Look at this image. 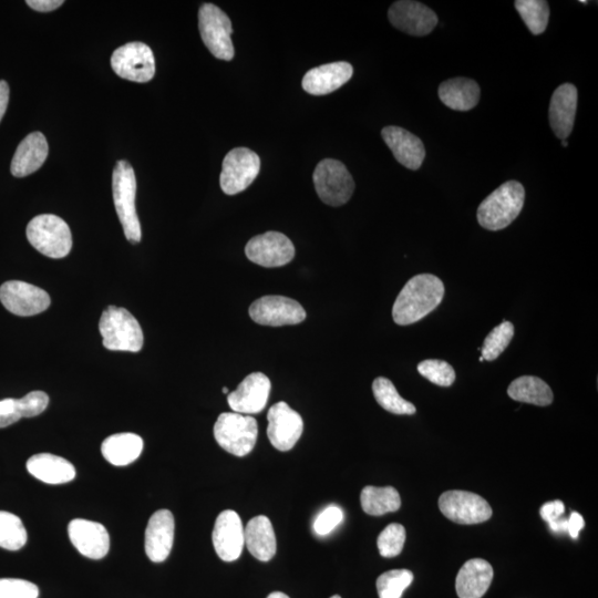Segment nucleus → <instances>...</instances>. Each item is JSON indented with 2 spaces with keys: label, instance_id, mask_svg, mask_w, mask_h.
Segmentation results:
<instances>
[{
  "label": "nucleus",
  "instance_id": "f257e3e1",
  "mask_svg": "<svg viewBox=\"0 0 598 598\" xmlns=\"http://www.w3.org/2000/svg\"><path fill=\"white\" fill-rule=\"evenodd\" d=\"M445 292V285L435 275L420 274L412 277L402 288L394 304L395 323L408 326L421 321L441 304Z\"/></svg>",
  "mask_w": 598,
  "mask_h": 598
},
{
  "label": "nucleus",
  "instance_id": "f03ea898",
  "mask_svg": "<svg viewBox=\"0 0 598 598\" xmlns=\"http://www.w3.org/2000/svg\"><path fill=\"white\" fill-rule=\"evenodd\" d=\"M524 200L525 190L520 182L503 183L479 205V224L488 231H501L508 228L520 215Z\"/></svg>",
  "mask_w": 598,
  "mask_h": 598
},
{
  "label": "nucleus",
  "instance_id": "7ed1b4c3",
  "mask_svg": "<svg viewBox=\"0 0 598 598\" xmlns=\"http://www.w3.org/2000/svg\"><path fill=\"white\" fill-rule=\"evenodd\" d=\"M102 343L111 352L139 353L143 347L142 328L126 308L109 306L99 323Z\"/></svg>",
  "mask_w": 598,
  "mask_h": 598
},
{
  "label": "nucleus",
  "instance_id": "20e7f679",
  "mask_svg": "<svg viewBox=\"0 0 598 598\" xmlns=\"http://www.w3.org/2000/svg\"><path fill=\"white\" fill-rule=\"evenodd\" d=\"M113 202L127 240L132 244L141 241V225L136 208L137 179L131 164L119 161L112 177Z\"/></svg>",
  "mask_w": 598,
  "mask_h": 598
},
{
  "label": "nucleus",
  "instance_id": "39448f33",
  "mask_svg": "<svg viewBox=\"0 0 598 598\" xmlns=\"http://www.w3.org/2000/svg\"><path fill=\"white\" fill-rule=\"evenodd\" d=\"M27 239L35 249L50 259H64L72 247L68 224L53 214L36 216L27 226Z\"/></svg>",
  "mask_w": 598,
  "mask_h": 598
},
{
  "label": "nucleus",
  "instance_id": "423d86ee",
  "mask_svg": "<svg viewBox=\"0 0 598 598\" xmlns=\"http://www.w3.org/2000/svg\"><path fill=\"white\" fill-rule=\"evenodd\" d=\"M259 427L251 416L224 412L214 426V437L219 446L236 457H245L256 445Z\"/></svg>",
  "mask_w": 598,
  "mask_h": 598
},
{
  "label": "nucleus",
  "instance_id": "0eeeda50",
  "mask_svg": "<svg viewBox=\"0 0 598 598\" xmlns=\"http://www.w3.org/2000/svg\"><path fill=\"white\" fill-rule=\"evenodd\" d=\"M318 197L331 206H342L353 197L355 182L344 163L325 159L317 164L313 175Z\"/></svg>",
  "mask_w": 598,
  "mask_h": 598
},
{
  "label": "nucleus",
  "instance_id": "6e6552de",
  "mask_svg": "<svg viewBox=\"0 0 598 598\" xmlns=\"http://www.w3.org/2000/svg\"><path fill=\"white\" fill-rule=\"evenodd\" d=\"M199 28L204 45L215 58L225 61L234 58L231 19L221 8L213 4L202 5L199 12Z\"/></svg>",
  "mask_w": 598,
  "mask_h": 598
},
{
  "label": "nucleus",
  "instance_id": "1a4fd4ad",
  "mask_svg": "<svg viewBox=\"0 0 598 598\" xmlns=\"http://www.w3.org/2000/svg\"><path fill=\"white\" fill-rule=\"evenodd\" d=\"M261 170V159L247 148H235L226 154L220 178L225 194L235 195L245 191Z\"/></svg>",
  "mask_w": 598,
  "mask_h": 598
},
{
  "label": "nucleus",
  "instance_id": "9d476101",
  "mask_svg": "<svg viewBox=\"0 0 598 598\" xmlns=\"http://www.w3.org/2000/svg\"><path fill=\"white\" fill-rule=\"evenodd\" d=\"M440 511L452 522L472 525L487 522L492 517L490 504L478 494L467 491H448L439 499Z\"/></svg>",
  "mask_w": 598,
  "mask_h": 598
},
{
  "label": "nucleus",
  "instance_id": "9b49d317",
  "mask_svg": "<svg viewBox=\"0 0 598 598\" xmlns=\"http://www.w3.org/2000/svg\"><path fill=\"white\" fill-rule=\"evenodd\" d=\"M111 67L119 77L144 84L156 75V58L146 44L130 43L113 53Z\"/></svg>",
  "mask_w": 598,
  "mask_h": 598
},
{
  "label": "nucleus",
  "instance_id": "f8f14e48",
  "mask_svg": "<svg viewBox=\"0 0 598 598\" xmlns=\"http://www.w3.org/2000/svg\"><path fill=\"white\" fill-rule=\"evenodd\" d=\"M0 302L8 312L29 317L47 311L51 299L43 288L22 281H9L0 286Z\"/></svg>",
  "mask_w": 598,
  "mask_h": 598
},
{
  "label": "nucleus",
  "instance_id": "ddd939ff",
  "mask_svg": "<svg viewBox=\"0 0 598 598\" xmlns=\"http://www.w3.org/2000/svg\"><path fill=\"white\" fill-rule=\"evenodd\" d=\"M249 313L255 323L271 327L297 325L306 319L303 306L284 296L261 297L251 305Z\"/></svg>",
  "mask_w": 598,
  "mask_h": 598
},
{
  "label": "nucleus",
  "instance_id": "4468645a",
  "mask_svg": "<svg viewBox=\"0 0 598 598\" xmlns=\"http://www.w3.org/2000/svg\"><path fill=\"white\" fill-rule=\"evenodd\" d=\"M245 254L251 262L263 267H281L291 263L295 256V247L282 233L267 232L254 236L246 244Z\"/></svg>",
  "mask_w": 598,
  "mask_h": 598
},
{
  "label": "nucleus",
  "instance_id": "2eb2a0df",
  "mask_svg": "<svg viewBox=\"0 0 598 598\" xmlns=\"http://www.w3.org/2000/svg\"><path fill=\"white\" fill-rule=\"evenodd\" d=\"M267 436L272 446L286 452L292 450L301 439L304 421L297 411L286 402H277L267 414Z\"/></svg>",
  "mask_w": 598,
  "mask_h": 598
},
{
  "label": "nucleus",
  "instance_id": "dca6fc26",
  "mask_svg": "<svg viewBox=\"0 0 598 598\" xmlns=\"http://www.w3.org/2000/svg\"><path fill=\"white\" fill-rule=\"evenodd\" d=\"M391 25L411 36L429 35L438 24V16L428 6L411 0H400L389 8Z\"/></svg>",
  "mask_w": 598,
  "mask_h": 598
},
{
  "label": "nucleus",
  "instance_id": "f3484780",
  "mask_svg": "<svg viewBox=\"0 0 598 598\" xmlns=\"http://www.w3.org/2000/svg\"><path fill=\"white\" fill-rule=\"evenodd\" d=\"M212 540L215 552L221 560L234 562L240 559L245 544L240 515L232 510L220 513L215 521Z\"/></svg>",
  "mask_w": 598,
  "mask_h": 598
},
{
  "label": "nucleus",
  "instance_id": "a211bd4d",
  "mask_svg": "<svg viewBox=\"0 0 598 598\" xmlns=\"http://www.w3.org/2000/svg\"><path fill=\"white\" fill-rule=\"evenodd\" d=\"M271 380L262 373L247 376L233 393L228 402L231 409L241 415L260 414L266 407L271 394Z\"/></svg>",
  "mask_w": 598,
  "mask_h": 598
},
{
  "label": "nucleus",
  "instance_id": "6ab92c4d",
  "mask_svg": "<svg viewBox=\"0 0 598 598\" xmlns=\"http://www.w3.org/2000/svg\"><path fill=\"white\" fill-rule=\"evenodd\" d=\"M69 539L81 555L91 560L105 558L110 550V536L102 524L84 519L72 520Z\"/></svg>",
  "mask_w": 598,
  "mask_h": 598
},
{
  "label": "nucleus",
  "instance_id": "aec40b11",
  "mask_svg": "<svg viewBox=\"0 0 598 598\" xmlns=\"http://www.w3.org/2000/svg\"><path fill=\"white\" fill-rule=\"evenodd\" d=\"M354 68L346 61L313 68L303 78V89L309 95L325 96L342 88L352 79Z\"/></svg>",
  "mask_w": 598,
  "mask_h": 598
},
{
  "label": "nucleus",
  "instance_id": "412c9836",
  "mask_svg": "<svg viewBox=\"0 0 598 598\" xmlns=\"http://www.w3.org/2000/svg\"><path fill=\"white\" fill-rule=\"evenodd\" d=\"M381 137L401 166L414 171L420 169L426 158V149L424 143L415 134L391 126L381 131Z\"/></svg>",
  "mask_w": 598,
  "mask_h": 598
},
{
  "label": "nucleus",
  "instance_id": "4be33fe9",
  "mask_svg": "<svg viewBox=\"0 0 598 598\" xmlns=\"http://www.w3.org/2000/svg\"><path fill=\"white\" fill-rule=\"evenodd\" d=\"M175 523L169 510H160L152 515L146 530V553L154 563L169 558L173 548Z\"/></svg>",
  "mask_w": 598,
  "mask_h": 598
},
{
  "label": "nucleus",
  "instance_id": "5701e85b",
  "mask_svg": "<svg viewBox=\"0 0 598 598\" xmlns=\"http://www.w3.org/2000/svg\"><path fill=\"white\" fill-rule=\"evenodd\" d=\"M577 89L572 84H564L554 91L551 99L549 118L555 136L567 140L574 128L577 110Z\"/></svg>",
  "mask_w": 598,
  "mask_h": 598
},
{
  "label": "nucleus",
  "instance_id": "b1692460",
  "mask_svg": "<svg viewBox=\"0 0 598 598\" xmlns=\"http://www.w3.org/2000/svg\"><path fill=\"white\" fill-rule=\"evenodd\" d=\"M48 142L41 132L30 133L20 142L12 161V173L16 178H25L35 173L47 160Z\"/></svg>",
  "mask_w": 598,
  "mask_h": 598
},
{
  "label": "nucleus",
  "instance_id": "393cba45",
  "mask_svg": "<svg viewBox=\"0 0 598 598\" xmlns=\"http://www.w3.org/2000/svg\"><path fill=\"white\" fill-rule=\"evenodd\" d=\"M493 574L492 566L486 560L468 561L461 567L456 580L459 598H481L488 592Z\"/></svg>",
  "mask_w": 598,
  "mask_h": 598
},
{
  "label": "nucleus",
  "instance_id": "a878e982",
  "mask_svg": "<svg viewBox=\"0 0 598 598\" xmlns=\"http://www.w3.org/2000/svg\"><path fill=\"white\" fill-rule=\"evenodd\" d=\"M48 405V395L39 390L20 399L0 400V429L14 425L22 418L37 417L43 414Z\"/></svg>",
  "mask_w": 598,
  "mask_h": 598
},
{
  "label": "nucleus",
  "instance_id": "bb28decb",
  "mask_svg": "<svg viewBox=\"0 0 598 598\" xmlns=\"http://www.w3.org/2000/svg\"><path fill=\"white\" fill-rule=\"evenodd\" d=\"M247 549L255 559L271 561L277 549L276 536L272 522L265 515L253 518L244 529Z\"/></svg>",
  "mask_w": 598,
  "mask_h": 598
},
{
  "label": "nucleus",
  "instance_id": "cd10ccee",
  "mask_svg": "<svg viewBox=\"0 0 598 598\" xmlns=\"http://www.w3.org/2000/svg\"><path fill=\"white\" fill-rule=\"evenodd\" d=\"M27 470L36 479L47 484H65L76 478V469L68 460L39 453L27 461Z\"/></svg>",
  "mask_w": 598,
  "mask_h": 598
},
{
  "label": "nucleus",
  "instance_id": "c85d7f7f",
  "mask_svg": "<svg viewBox=\"0 0 598 598\" xmlns=\"http://www.w3.org/2000/svg\"><path fill=\"white\" fill-rule=\"evenodd\" d=\"M439 98L448 108L456 111H470L480 100V87L468 78L449 79L439 87Z\"/></svg>",
  "mask_w": 598,
  "mask_h": 598
},
{
  "label": "nucleus",
  "instance_id": "c756f323",
  "mask_svg": "<svg viewBox=\"0 0 598 598\" xmlns=\"http://www.w3.org/2000/svg\"><path fill=\"white\" fill-rule=\"evenodd\" d=\"M143 440L136 433H116L102 442V456L116 467H126L142 453Z\"/></svg>",
  "mask_w": 598,
  "mask_h": 598
},
{
  "label": "nucleus",
  "instance_id": "7c9ffc66",
  "mask_svg": "<svg viewBox=\"0 0 598 598\" xmlns=\"http://www.w3.org/2000/svg\"><path fill=\"white\" fill-rule=\"evenodd\" d=\"M508 395L515 401L539 407L550 406L554 400L550 386L534 376H522L512 381Z\"/></svg>",
  "mask_w": 598,
  "mask_h": 598
},
{
  "label": "nucleus",
  "instance_id": "2f4dec72",
  "mask_svg": "<svg viewBox=\"0 0 598 598\" xmlns=\"http://www.w3.org/2000/svg\"><path fill=\"white\" fill-rule=\"evenodd\" d=\"M360 502L365 513L373 517L396 512L401 507L399 493L393 487H365L360 494Z\"/></svg>",
  "mask_w": 598,
  "mask_h": 598
},
{
  "label": "nucleus",
  "instance_id": "473e14b6",
  "mask_svg": "<svg viewBox=\"0 0 598 598\" xmlns=\"http://www.w3.org/2000/svg\"><path fill=\"white\" fill-rule=\"evenodd\" d=\"M373 393L380 407L394 415H415L416 407L402 398L393 383L387 378H376Z\"/></svg>",
  "mask_w": 598,
  "mask_h": 598
},
{
  "label": "nucleus",
  "instance_id": "72a5a7b5",
  "mask_svg": "<svg viewBox=\"0 0 598 598\" xmlns=\"http://www.w3.org/2000/svg\"><path fill=\"white\" fill-rule=\"evenodd\" d=\"M514 5L532 35L538 36L545 32L550 19L548 2H544V0H517Z\"/></svg>",
  "mask_w": 598,
  "mask_h": 598
},
{
  "label": "nucleus",
  "instance_id": "f704fd0d",
  "mask_svg": "<svg viewBox=\"0 0 598 598\" xmlns=\"http://www.w3.org/2000/svg\"><path fill=\"white\" fill-rule=\"evenodd\" d=\"M26 543L27 531L23 521L13 513L0 511V548L18 551Z\"/></svg>",
  "mask_w": 598,
  "mask_h": 598
},
{
  "label": "nucleus",
  "instance_id": "c9c22d12",
  "mask_svg": "<svg viewBox=\"0 0 598 598\" xmlns=\"http://www.w3.org/2000/svg\"><path fill=\"white\" fill-rule=\"evenodd\" d=\"M514 325L511 322H503L493 328L490 334L484 339L481 348L482 358L493 362L508 348L514 337Z\"/></svg>",
  "mask_w": 598,
  "mask_h": 598
},
{
  "label": "nucleus",
  "instance_id": "e433bc0d",
  "mask_svg": "<svg viewBox=\"0 0 598 598\" xmlns=\"http://www.w3.org/2000/svg\"><path fill=\"white\" fill-rule=\"evenodd\" d=\"M414 582V573L409 570H393L381 574L377 580L379 598H401Z\"/></svg>",
  "mask_w": 598,
  "mask_h": 598
},
{
  "label": "nucleus",
  "instance_id": "4c0bfd02",
  "mask_svg": "<svg viewBox=\"0 0 598 598\" xmlns=\"http://www.w3.org/2000/svg\"><path fill=\"white\" fill-rule=\"evenodd\" d=\"M419 374L432 384L450 387L455 383L456 371L445 360L427 359L418 365Z\"/></svg>",
  "mask_w": 598,
  "mask_h": 598
},
{
  "label": "nucleus",
  "instance_id": "58836bf2",
  "mask_svg": "<svg viewBox=\"0 0 598 598\" xmlns=\"http://www.w3.org/2000/svg\"><path fill=\"white\" fill-rule=\"evenodd\" d=\"M406 542V529L404 525L393 523L380 533L378 536V550L384 558H396L402 550Z\"/></svg>",
  "mask_w": 598,
  "mask_h": 598
},
{
  "label": "nucleus",
  "instance_id": "ea45409f",
  "mask_svg": "<svg viewBox=\"0 0 598 598\" xmlns=\"http://www.w3.org/2000/svg\"><path fill=\"white\" fill-rule=\"evenodd\" d=\"M38 587L25 580L0 579V598H38Z\"/></svg>",
  "mask_w": 598,
  "mask_h": 598
},
{
  "label": "nucleus",
  "instance_id": "a19ab883",
  "mask_svg": "<svg viewBox=\"0 0 598 598\" xmlns=\"http://www.w3.org/2000/svg\"><path fill=\"white\" fill-rule=\"evenodd\" d=\"M344 520V512L342 509L331 505L318 515L314 522V531L316 534L325 536L332 533L340 523Z\"/></svg>",
  "mask_w": 598,
  "mask_h": 598
},
{
  "label": "nucleus",
  "instance_id": "79ce46f5",
  "mask_svg": "<svg viewBox=\"0 0 598 598\" xmlns=\"http://www.w3.org/2000/svg\"><path fill=\"white\" fill-rule=\"evenodd\" d=\"M564 512L565 505L559 500L545 503L540 510L541 518L549 525L563 518Z\"/></svg>",
  "mask_w": 598,
  "mask_h": 598
},
{
  "label": "nucleus",
  "instance_id": "37998d69",
  "mask_svg": "<svg viewBox=\"0 0 598 598\" xmlns=\"http://www.w3.org/2000/svg\"><path fill=\"white\" fill-rule=\"evenodd\" d=\"M26 4L40 13H49L64 5L63 0H28Z\"/></svg>",
  "mask_w": 598,
  "mask_h": 598
},
{
  "label": "nucleus",
  "instance_id": "c03bdc74",
  "mask_svg": "<svg viewBox=\"0 0 598 598\" xmlns=\"http://www.w3.org/2000/svg\"><path fill=\"white\" fill-rule=\"evenodd\" d=\"M584 527L585 522L582 515L577 512H572L569 522H567V533L571 535V538L574 540L579 538V534Z\"/></svg>",
  "mask_w": 598,
  "mask_h": 598
},
{
  "label": "nucleus",
  "instance_id": "a18cd8bd",
  "mask_svg": "<svg viewBox=\"0 0 598 598\" xmlns=\"http://www.w3.org/2000/svg\"><path fill=\"white\" fill-rule=\"evenodd\" d=\"M9 102V87L7 82L0 81V121L3 120Z\"/></svg>",
  "mask_w": 598,
  "mask_h": 598
},
{
  "label": "nucleus",
  "instance_id": "49530a36",
  "mask_svg": "<svg viewBox=\"0 0 598 598\" xmlns=\"http://www.w3.org/2000/svg\"><path fill=\"white\" fill-rule=\"evenodd\" d=\"M267 598H290L282 592H274L267 596Z\"/></svg>",
  "mask_w": 598,
  "mask_h": 598
},
{
  "label": "nucleus",
  "instance_id": "de8ad7c7",
  "mask_svg": "<svg viewBox=\"0 0 598 598\" xmlns=\"http://www.w3.org/2000/svg\"><path fill=\"white\" fill-rule=\"evenodd\" d=\"M562 146L566 148L567 146H569V142H567V140H562Z\"/></svg>",
  "mask_w": 598,
  "mask_h": 598
},
{
  "label": "nucleus",
  "instance_id": "09e8293b",
  "mask_svg": "<svg viewBox=\"0 0 598 598\" xmlns=\"http://www.w3.org/2000/svg\"><path fill=\"white\" fill-rule=\"evenodd\" d=\"M228 393H229V389H228V388H226V387H224V388H223V394H228Z\"/></svg>",
  "mask_w": 598,
  "mask_h": 598
},
{
  "label": "nucleus",
  "instance_id": "8fccbe9b",
  "mask_svg": "<svg viewBox=\"0 0 598 598\" xmlns=\"http://www.w3.org/2000/svg\"><path fill=\"white\" fill-rule=\"evenodd\" d=\"M331 598H342V597H340L339 595H335V596H333Z\"/></svg>",
  "mask_w": 598,
  "mask_h": 598
}]
</instances>
